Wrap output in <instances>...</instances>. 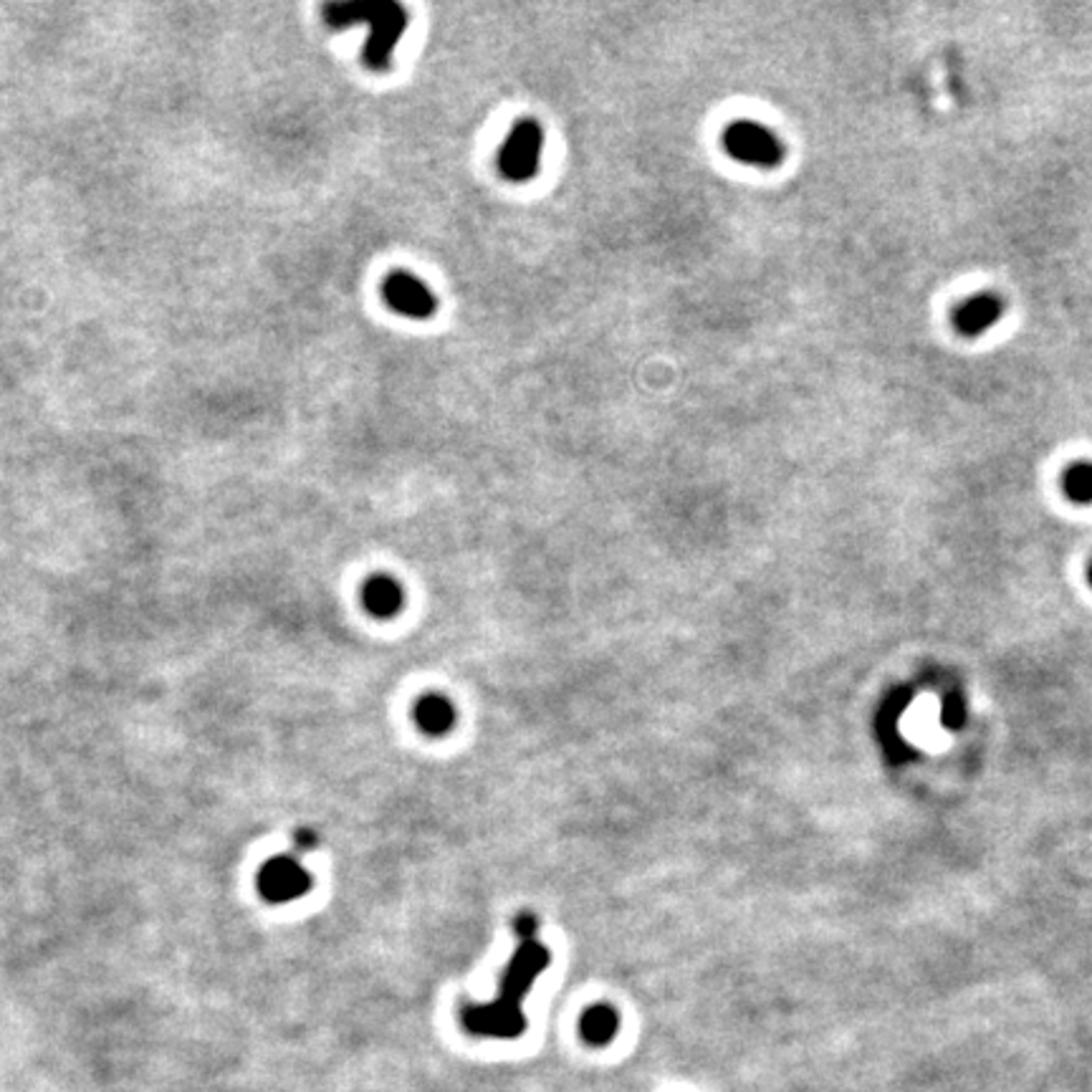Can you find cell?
I'll return each instance as SVG.
<instances>
[{"label": "cell", "mask_w": 1092, "mask_h": 1092, "mask_svg": "<svg viewBox=\"0 0 1092 1092\" xmlns=\"http://www.w3.org/2000/svg\"><path fill=\"white\" fill-rule=\"evenodd\" d=\"M544 129L537 119H519L499 149V170L506 180H532L542 165Z\"/></svg>", "instance_id": "1"}, {"label": "cell", "mask_w": 1092, "mask_h": 1092, "mask_svg": "<svg viewBox=\"0 0 1092 1092\" xmlns=\"http://www.w3.org/2000/svg\"><path fill=\"white\" fill-rule=\"evenodd\" d=\"M724 149L752 167H776L784 159V144L768 126L752 119H736L726 126Z\"/></svg>", "instance_id": "2"}, {"label": "cell", "mask_w": 1092, "mask_h": 1092, "mask_svg": "<svg viewBox=\"0 0 1092 1092\" xmlns=\"http://www.w3.org/2000/svg\"><path fill=\"white\" fill-rule=\"evenodd\" d=\"M382 297L392 312L407 319H430L438 312V299L430 286L410 271H392L382 281Z\"/></svg>", "instance_id": "3"}, {"label": "cell", "mask_w": 1092, "mask_h": 1092, "mask_svg": "<svg viewBox=\"0 0 1092 1092\" xmlns=\"http://www.w3.org/2000/svg\"><path fill=\"white\" fill-rule=\"evenodd\" d=\"M309 885L312 880H309L307 870L294 857H274L259 873V890L271 903H289L294 898H302Z\"/></svg>", "instance_id": "4"}, {"label": "cell", "mask_w": 1092, "mask_h": 1092, "mask_svg": "<svg viewBox=\"0 0 1092 1092\" xmlns=\"http://www.w3.org/2000/svg\"><path fill=\"white\" fill-rule=\"evenodd\" d=\"M1001 314H1004L1001 297L983 292L961 302V307L954 312V325L964 336H982L996 327Z\"/></svg>", "instance_id": "5"}, {"label": "cell", "mask_w": 1092, "mask_h": 1092, "mask_svg": "<svg viewBox=\"0 0 1092 1092\" xmlns=\"http://www.w3.org/2000/svg\"><path fill=\"white\" fill-rule=\"evenodd\" d=\"M362 602L367 607V612L377 617H392L402 609L405 602V592H402L400 582L392 579L387 574L369 576L362 587Z\"/></svg>", "instance_id": "6"}, {"label": "cell", "mask_w": 1092, "mask_h": 1092, "mask_svg": "<svg viewBox=\"0 0 1092 1092\" xmlns=\"http://www.w3.org/2000/svg\"><path fill=\"white\" fill-rule=\"evenodd\" d=\"M417 726L430 736H443L456 724V706L440 693L423 696L415 706Z\"/></svg>", "instance_id": "7"}, {"label": "cell", "mask_w": 1092, "mask_h": 1092, "mask_svg": "<svg viewBox=\"0 0 1092 1092\" xmlns=\"http://www.w3.org/2000/svg\"><path fill=\"white\" fill-rule=\"evenodd\" d=\"M617 1029H620V1014L615 1011V1006L609 1004H594L579 1019V1034L587 1044L592 1047H602L615 1039Z\"/></svg>", "instance_id": "8"}, {"label": "cell", "mask_w": 1092, "mask_h": 1092, "mask_svg": "<svg viewBox=\"0 0 1092 1092\" xmlns=\"http://www.w3.org/2000/svg\"><path fill=\"white\" fill-rule=\"evenodd\" d=\"M1062 489L1075 504H1092V463L1080 461L1062 476Z\"/></svg>", "instance_id": "9"}, {"label": "cell", "mask_w": 1092, "mask_h": 1092, "mask_svg": "<svg viewBox=\"0 0 1092 1092\" xmlns=\"http://www.w3.org/2000/svg\"><path fill=\"white\" fill-rule=\"evenodd\" d=\"M314 840H317V837H314L312 829H302V832L297 834V845H299V850H312Z\"/></svg>", "instance_id": "10"}, {"label": "cell", "mask_w": 1092, "mask_h": 1092, "mask_svg": "<svg viewBox=\"0 0 1092 1092\" xmlns=\"http://www.w3.org/2000/svg\"><path fill=\"white\" fill-rule=\"evenodd\" d=\"M1087 579H1090V584H1092V564H1090V569H1087Z\"/></svg>", "instance_id": "11"}]
</instances>
